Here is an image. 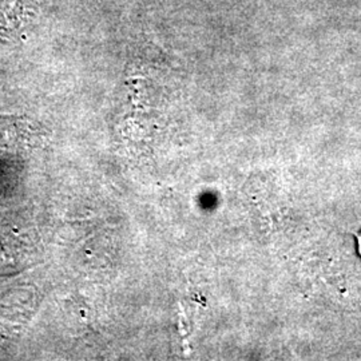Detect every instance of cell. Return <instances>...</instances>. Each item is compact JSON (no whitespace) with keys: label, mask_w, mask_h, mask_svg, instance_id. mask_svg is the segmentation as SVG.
<instances>
[{"label":"cell","mask_w":361,"mask_h":361,"mask_svg":"<svg viewBox=\"0 0 361 361\" xmlns=\"http://www.w3.org/2000/svg\"><path fill=\"white\" fill-rule=\"evenodd\" d=\"M355 237H356V244H357V253H359V256L361 257V231L359 233H356Z\"/></svg>","instance_id":"obj_2"},{"label":"cell","mask_w":361,"mask_h":361,"mask_svg":"<svg viewBox=\"0 0 361 361\" xmlns=\"http://www.w3.org/2000/svg\"><path fill=\"white\" fill-rule=\"evenodd\" d=\"M34 130L30 129L26 122L19 119L0 118V149L23 150L34 142Z\"/></svg>","instance_id":"obj_1"}]
</instances>
